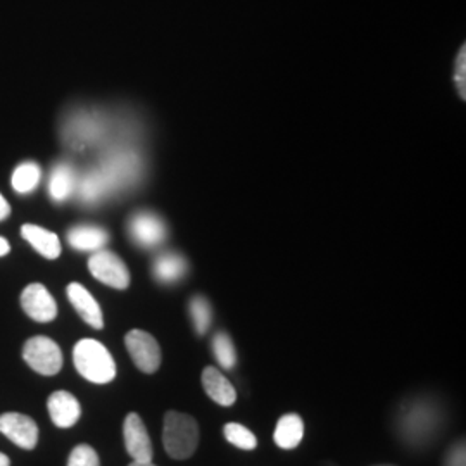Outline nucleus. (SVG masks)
Segmentation results:
<instances>
[{"mask_svg":"<svg viewBox=\"0 0 466 466\" xmlns=\"http://www.w3.org/2000/svg\"><path fill=\"white\" fill-rule=\"evenodd\" d=\"M187 269H188L187 259L175 252L161 254L152 265L154 279L161 283H175L182 280L187 275Z\"/></svg>","mask_w":466,"mask_h":466,"instance_id":"dca6fc26","label":"nucleus"},{"mask_svg":"<svg viewBox=\"0 0 466 466\" xmlns=\"http://www.w3.org/2000/svg\"><path fill=\"white\" fill-rule=\"evenodd\" d=\"M0 466H11V460L4 452H0Z\"/></svg>","mask_w":466,"mask_h":466,"instance_id":"cd10ccee","label":"nucleus"},{"mask_svg":"<svg viewBox=\"0 0 466 466\" xmlns=\"http://www.w3.org/2000/svg\"><path fill=\"white\" fill-rule=\"evenodd\" d=\"M76 371L88 382L109 383L116 377V363L111 352L96 339H82L73 350Z\"/></svg>","mask_w":466,"mask_h":466,"instance_id":"f257e3e1","label":"nucleus"},{"mask_svg":"<svg viewBox=\"0 0 466 466\" xmlns=\"http://www.w3.org/2000/svg\"><path fill=\"white\" fill-rule=\"evenodd\" d=\"M47 410H49L50 420L59 429H69L76 425V421L82 417L80 402L66 390H57L50 394Z\"/></svg>","mask_w":466,"mask_h":466,"instance_id":"9d476101","label":"nucleus"},{"mask_svg":"<svg viewBox=\"0 0 466 466\" xmlns=\"http://www.w3.org/2000/svg\"><path fill=\"white\" fill-rule=\"evenodd\" d=\"M466 50L465 46L460 50L458 61H456V85H458V92L460 96L465 99L466 97Z\"/></svg>","mask_w":466,"mask_h":466,"instance_id":"b1692460","label":"nucleus"},{"mask_svg":"<svg viewBox=\"0 0 466 466\" xmlns=\"http://www.w3.org/2000/svg\"><path fill=\"white\" fill-rule=\"evenodd\" d=\"M123 437L127 452L132 456L134 461H152L154 448L150 442L149 432L137 413H130L125 418L123 425Z\"/></svg>","mask_w":466,"mask_h":466,"instance_id":"1a4fd4ad","label":"nucleus"},{"mask_svg":"<svg viewBox=\"0 0 466 466\" xmlns=\"http://www.w3.org/2000/svg\"><path fill=\"white\" fill-rule=\"evenodd\" d=\"M202 387L206 394L219 406H232L237 392L230 380L215 367H206L202 371Z\"/></svg>","mask_w":466,"mask_h":466,"instance_id":"f8f14e48","label":"nucleus"},{"mask_svg":"<svg viewBox=\"0 0 466 466\" xmlns=\"http://www.w3.org/2000/svg\"><path fill=\"white\" fill-rule=\"evenodd\" d=\"M0 432L21 450L32 451L38 442V425L34 418L21 413H4L0 415Z\"/></svg>","mask_w":466,"mask_h":466,"instance_id":"423d86ee","label":"nucleus"},{"mask_svg":"<svg viewBox=\"0 0 466 466\" xmlns=\"http://www.w3.org/2000/svg\"><path fill=\"white\" fill-rule=\"evenodd\" d=\"M304 437V421L299 415H283L275 429V444L282 450H296Z\"/></svg>","mask_w":466,"mask_h":466,"instance_id":"f3484780","label":"nucleus"},{"mask_svg":"<svg viewBox=\"0 0 466 466\" xmlns=\"http://www.w3.org/2000/svg\"><path fill=\"white\" fill-rule=\"evenodd\" d=\"M128 232L135 244L146 249L157 248L167 238V227L163 219L152 213H137L128 223Z\"/></svg>","mask_w":466,"mask_h":466,"instance_id":"6e6552de","label":"nucleus"},{"mask_svg":"<svg viewBox=\"0 0 466 466\" xmlns=\"http://www.w3.org/2000/svg\"><path fill=\"white\" fill-rule=\"evenodd\" d=\"M67 466H100L99 454L88 444H80L71 451Z\"/></svg>","mask_w":466,"mask_h":466,"instance_id":"5701e85b","label":"nucleus"},{"mask_svg":"<svg viewBox=\"0 0 466 466\" xmlns=\"http://www.w3.org/2000/svg\"><path fill=\"white\" fill-rule=\"evenodd\" d=\"M42 169L36 163H21L13 173V187L19 194L34 192L36 185L40 184Z\"/></svg>","mask_w":466,"mask_h":466,"instance_id":"6ab92c4d","label":"nucleus"},{"mask_svg":"<svg viewBox=\"0 0 466 466\" xmlns=\"http://www.w3.org/2000/svg\"><path fill=\"white\" fill-rule=\"evenodd\" d=\"M90 273L99 280L117 290H125L130 285V271L121 258L111 250H96L88 259Z\"/></svg>","mask_w":466,"mask_h":466,"instance_id":"20e7f679","label":"nucleus"},{"mask_svg":"<svg viewBox=\"0 0 466 466\" xmlns=\"http://www.w3.org/2000/svg\"><path fill=\"white\" fill-rule=\"evenodd\" d=\"M433 410L427 408L423 404H415L413 408L406 410V413H402L400 420V429L406 433L408 439H421L423 435L432 431L433 427Z\"/></svg>","mask_w":466,"mask_h":466,"instance_id":"ddd939ff","label":"nucleus"},{"mask_svg":"<svg viewBox=\"0 0 466 466\" xmlns=\"http://www.w3.org/2000/svg\"><path fill=\"white\" fill-rule=\"evenodd\" d=\"M75 190V171L67 165H57L50 175L49 192L52 199L63 202Z\"/></svg>","mask_w":466,"mask_h":466,"instance_id":"a211bd4d","label":"nucleus"},{"mask_svg":"<svg viewBox=\"0 0 466 466\" xmlns=\"http://www.w3.org/2000/svg\"><path fill=\"white\" fill-rule=\"evenodd\" d=\"M465 456V444L461 442L451 450L450 456L446 460V466H466Z\"/></svg>","mask_w":466,"mask_h":466,"instance_id":"393cba45","label":"nucleus"},{"mask_svg":"<svg viewBox=\"0 0 466 466\" xmlns=\"http://www.w3.org/2000/svg\"><path fill=\"white\" fill-rule=\"evenodd\" d=\"M21 308L38 323H49L57 317V304L42 283H32L23 290Z\"/></svg>","mask_w":466,"mask_h":466,"instance_id":"0eeeda50","label":"nucleus"},{"mask_svg":"<svg viewBox=\"0 0 466 466\" xmlns=\"http://www.w3.org/2000/svg\"><path fill=\"white\" fill-rule=\"evenodd\" d=\"M190 317L194 321V329L199 335H204L209 330L211 321H213V311H211L209 302L202 296H196L194 299L190 300Z\"/></svg>","mask_w":466,"mask_h":466,"instance_id":"412c9836","label":"nucleus"},{"mask_svg":"<svg viewBox=\"0 0 466 466\" xmlns=\"http://www.w3.org/2000/svg\"><path fill=\"white\" fill-rule=\"evenodd\" d=\"M9 250H11L9 242H7L4 237H0V258H2V256H5V254H9Z\"/></svg>","mask_w":466,"mask_h":466,"instance_id":"bb28decb","label":"nucleus"},{"mask_svg":"<svg viewBox=\"0 0 466 466\" xmlns=\"http://www.w3.org/2000/svg\"><path fill=\"white\" fill-rule=\"evenodd\" d=\"M109 240V233L100 227L80 225L67 232V242L76 250H100Z\"/></svg>","mask_w":466,"mask_h":466,"instance_id":"2eb2a0df","label":"nucleus"},{"mask_svg":"<svg viewBox=\"0 0 466 466\" xmlns=\"http://www.w3.org/2000/svg\"><path fill=\"white\" fill-rule=\"evenodd\" d=\"M21 235L44 258L57 259L61 256V242H59V237L56 233L49 232V230H46L42 227H36V225H23Z\"/></svg>","mask_w":466,"mask_h":466,"instance_id":"4468645a","label":"nucleus"},{"mask_svg":"<svg viewBox=\"0 0 466 466\" xmlns=\"http://www.w3.org/2000/svg\"><path fill=\"white\" fill-rule=\"evenodd\" d=\"M223 435L230 444L238 450L252 451L256 450V446H258L256 435L240 423H227L223 429Z\"/></svg>","mask_w":466,"mask_h":466,"instance_id":"aec40b11","label":"nucleus"},{"mask_svg":"<svg viewBox=\"0 0 466 466\" xmlns=\"http://www.w3.org/2000/svg\"><path fill=\"white\" fill-rule=\"evenodd\" d=\"M23 360L36 373L46 377L57 375L63 368L61 348L52 339L44 335H36L26 340L23 348Z\"/></svg>","mask_w":466,"mask_h":466,"instance_id":"7ed1b4c3","label":"nucleus"},{"mask_svg":"<svg viewBox=\"0 0 466 466\" xmlns=\"http://www.w3.org/2000/svg\"><path fill=\"white\" fill-rule=\"evenodd\" d=\"M130 466H156L152 461H132Z\"/></svg>","mask_w":466,"mask_h":466,"instance_id":"c85d7f7f","label":"nucleus"},{"mask_svg":"<svg viewBox=\"0 0 466 466\" xmlns=\"http://www.w3.org/2000/svg\"><path fill=\"white\" fill-rule=\"evenodd\" d=\"M67 298L85 323H88L96 330H100L104 327V318H102L99 302L94 299V296L85 289L82 283H69Z\"/></svg>","mask_w":466,"mask_h":466,"instance_id":"9b49d317","label":"nucleus"},{"mask_svg":"<svg viewBox=\"0 0 466 466\" xmlns=\"http://www.w3.org/2000/svg\"><path fill=\"white\" fill-rule=\"evenodd\" d=\"M163 446L173 460H188L199 446L198 421L180 411H167L163 427Z\"/></svg>","mask_w":466,"mask_h":466,"instance_id":"f03ea898","label":"nucleus"},{"mask_svg":"<svg viewBox=\"0 0 466 466\" xmlns=\"http://www.w3.org/2000/svg\"><path fill=\"white\" fill-rule=\"evenodd\" d=\"M127 350L134 360L135 367L144 373H156L161 367V348L157 340L144 330H132L125 337Z\"/></svg>","mask_w":466,"mask_h":466,"instance_id":"39448f33","label":"nucleus"},{"mask_svg":"<svg viewBox=\"0 0 466 466\" xmlns=\"http://www.w3.org/2000/svg\"><path fill=\"white\" fill-rule=\"evenodd\" d=\"M213 352L217 356L219 367L225 370H233L237 363V352L233 348L232 339L227 333L219 332L213 339Z\"/></svg>","mask_w":466,"mask_h":466,"instance_id":"4be33fe9","label":"nucleus"},{"mask_svg":"<svg viewBox=\"0 0 466 466\" xmlns=\"http://www.w3.org/2000/svg\"><path fill=\"white\" fill-rule=\"evenodd\" d=\"M9 215H11V206H9V202L4 199L2 194H0V221L5 219Z\"/></svg>","mask_w":466,"mask_h":466,"instance_id":"a878e982","label":"nucleus"}]
</instances>
